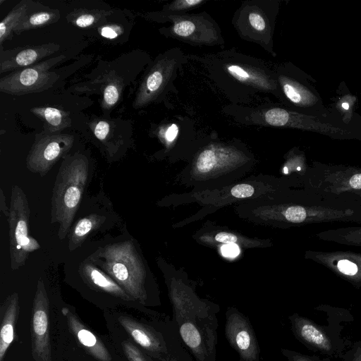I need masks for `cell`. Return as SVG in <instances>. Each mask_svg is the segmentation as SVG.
I'll list each match as a JSON object with an SVG mask.
<instances>
[{
  "label": "cell",
  "instance_id": "52a82bcc",
  "mask_svg": "<svg viewBox=\"0 0 361 361\" xmlns=\"http://www.w3.org/2000/svg\"><path fill=\"white\" fill-rule=\"evenodd\" d=\"M250 111L238 121L245 124L287 127L313 130L324 134L341 135L345 132L336 127L317 121L312 116L276 106L249 107Z\"/></svg>",
  "mask_w": 361,
  "mask_h": 361
},
{
  "label": "cell",
  "instance_id": "f1b7e54d",
  "mask_svg": "<svg viewBox=\"0 0 361 361\" xmlns=\"http://www.w3.org/2000/svg\"><path fill=\"white\" fill-rule=\"evenodd\" d=\"M204 0H176L164 6L162 12L165 15L183 14L200 6Z\"/></svg>",
  "mask_w": 361,
  "mask_h": 361
},
{
  "label": "cell",
  "instance_id": "7402d4cb",
  "mask_svg": "<svg viewBox=\"0 0 361 361\" xmlns=\"http://www.w3.org/2000/svg\"><path fill=\"white\" fill-rule=\"evenodd\" d=\"M29 1H20L0 23V42L9 39L23 18L29 14L31 8Z\"/></svg>",
  "mask_w": 361,
  "mask_h": 361
},
{
  "label": "cell",
  "instance_id": "d6a6232c",
  "mask_svg": "<svg viewBox=\"0 0 361 361\" xmlns=\"http://www.w3.org/2000/svg\"><path fill=\"white\" fill-rule=\"evenodd\" d=\"M341 359L343 361H361V341L354 342Z\"/></svg>",
  "mask_w": 361,
  "mask_h": 361
},
{
  "label": "cell",
  "instance_id": "4316f807",
  "mask_svg": "<svg viewBox=\"0 0 361 361\" xmlns=\"http://www.w3.org/2000/svg\"><path fill=\"white\" fill-rule=\"evenodd\" d=\"M109 13L101 10L80 9L68 16L70 21L81 28H87L100 22Z\"/></svg>",
  "mask_w": 361,
  "mask_h": 361
},
{
  "label": "cell",
  "instance_id": "ac0fdd59",
  "mask_svg": "<svg viewBox=\"0 0 361 361\" xmlns=\"http://www.w3.org/2000/svg\"><path fill=\"white\" fill-rule=\"evenodd\" d=\"M279 97L283 96L290 103L301 107L313 105L316 97L299 82L283 74L274 67Z\"/></svg>",
  "mask_w": 361,
  "mask_h": 361
},
{
  "label": "cell",
  "instance_id": "484cf974",
  "mask_svg": "<svg viewBox=\"0 0 361 361\" xmlns=\"http://www.w3.org/2000/svg\"><path fill=\"white\" fill-rule=\"evenodd\" d=\"M331 185L333 190L341 193L345 191L361 190V171H350L336 173L331 178Z\"/></svg>",
  "mask_w": 361,
  "mask_h": 361
},
{
  "label": "cell",
  "instance_id": "603a6c76",
  "mask_svg": "<svg viewBox=\"0 0 361 361\" xmlns=\"http://www.w3.org/2000/svg\"><path fill=\"white\" fill-rule=\"evenodd\" d=\"M85 274L96 286L103 290L123 300L130 299L128 295L120 286L92 266H85Z\"/></svg>",
  "mask_w": 361,
  "mask_h": 361
},
{
  "label": "cell",
  "instance_id": "44dd1931",
  "mask_svg": "<svg viewBox=\"0 0 361 361\" xmlns=\"http://www.w3.org/2000/svg\"><path fill=\"white\" fill-rule=\"evenodd\" d=\"M31 111L45 124V133H59L71 126L69 113L54 107H35Z\"/></svg>",
  "mask_w": 361,
  "mask_h": 361
},
{
  "label": "cell",
  "instance_id": "f35d334b",
  "mask_svg": "<svg viewBox=\"0 0 361 361\" xmlns=\"http://www.w3.org/2000/svg\"><path fill=\"white\" fill-rule=\"evenodd\" d=\"M215 240L226 244H234L236 243L238 238L234 234L221 232L215 235Z\"/></svg>",
  "mask_w": 361,
  "mask_h": 361
},
{
  "label": "cell",
  "instance_id": "836d02e7",
  "mask_svg": "<svg viewBox=\"0 0 361 361\" xmlns=\"http://www.w3.org/2000/svg\"><path fill=\"white\" fill-rule=\"evenodd\" d=\"M231 195L238 198L250 197L254 193V188L248 184H239L231 189Z\"/></svg>",
  "mask_w": 361,
  "mask_h": 361
},
{
  "label": "cell",
  "instance_id": "30bf717a",
  "mask_svg": "<svg viewBox=\"0 0 361 361\" xmlns=\"http://www.w3.org/2000/svg\"><path fill=\"white\" fill-rule=\"evenodd\" d=\"M129 247L123 245L109 250L106 257V269L128 293L134 299L144 302L145 294L141 274L139 271H135L133 253Z\"/></svg>",
  "mask_w": 361,
  "mask_h": 361
},
{
  "label": "cell",
  "instance_id": "3957f363",
  "mask_svg": "<svg viewBox=\"0 0 361 361\" xmlns=\"http://www.w3.org/2000/svg\"><path fill=\"white\" fill-rule=\"evenodd\" d=\"M315 309L326 314L328 324L322 325L293 313L288 317L293 336L311 351L329 358L341 359L353 344L341 336L345 324L354 321L353 314L348 310L329 305H319Z\"/></svg>",
  "mask_w": 361,
  "mask_h": 361
},
{
  "label": "cell",
  "instance_id": "8fae6325",
  "mask_svg": "<svg viewBox=\"0 0 361 361\" xmlns=\"http://www.w3.org/2000/svg\"><path fill=\"white\" fill-rule=\"evenodd\" d=\"M23 195L13 192L10 216L11 252L16 264L23 262L28 252L39 247L37 241L28 236L29 209Z\"/></svg>",
  "mask_w": 361,
  "mask_h": 361
},
{
  "label": "cell",
  "instance_id": "5bb4252c",
  "mask_svg": "<svg viewBox=\"0 0 361 361\" xmlns=\"http://www.w3.org/2000/svg\"><path fill=\"white\" fill-rule=\"evenodd\" d=\"M73 135L45 133L37 140L27 157V165L35 171H45L68 152L73 143Z\"/></svg>",
  "mask_w": 361,
  "mask_h": 361
},
{
  "label": "cell",
  "instance_id": "4dcf8cb0",
  "mask_svg": "<svg viewBox=\"0 0 361 361\" xmlns=\"http://www.w3.org/2000/svg\"><path fill=\"white\" fill-rule=\"evenodd\" d=\"M120 96L118 87L116 84L108 85L104 91L103 106L109 109L115 105Z\"/></svg>",
  "mask_w": 361,
  "mask_h": 361
},
{
  "label": "cell",
  "instance_id": "d6986e66",
  "mask_svg": "<svg viewBox=\"0 0 361 361\" xmlns=\"http://www.w3.org/2000/svg\"><path fill=\"white\" fill-rule=\"evenodd\" d=\"M59 49V45L55 43L35 46L23 49L15 56L5 61H1L0 73L13 71L38 62L42 59L50 56Z\"/></svg>",
  "mask_w": 361,
  "mask_h": 361
},
{
  "label": "cell",
  "instance_id": "9c48e42d",
  "mask_svg": "<svg viewBox=\"0 0 361 361\" xmlns=\"http://www.w3.org/2000/svg\"><path fill=\"white\" fill-rule=\"evenodd\" d=\"M225 315L226 340L240 360L259 361L260 348L249 319L233 307L228 308Z\"/></svg>",
  "mask_w": 361,
  "mask_h": 361
},
{
  "label": "cell",
  "instance_id": "7c38bea8",
  "mask_svg": "<svg viewBox=\"0 0 361 361\" xmlns=\"http://www.w3.org/2000/svg\"><path fill=\"white\" fill-rule=\"evenodd\" d=\"M32 351L36 361H51L49 305L42 283L38 284L32 307Z\"/></svg>",
  "mask_w": 361,
  "mask_h": 361
},
{
  "label": "cell",
  "instance_id": "cb8c5ba5",
  "mask_svg": "<svg viewBox=\"0 0 361 361\" xmlns=\"http://www.w3.org/2000/svg\"><path fill=\"white\" fill-rule=\"evenodd\" d=\"M60 14L58 10L39 11L28 14L19 23L14 32L20 34L23 31L35 29L58 20Z\"/></svg>",
  "mask_w": 361,
  "mask_h": 361
},
{
  "label": "cell",
  "instance_id": "7a4b0ae2",
  "mask_svg": "<svg viewBox=\"0 0 361 361\" xmlns=\"http://www.w3.org/2000/svg\"><path fill=\"white\" fill-rule=\"evenodd\" d=\"M173 326L195 361H216L218 307L185 290L171 292Z\"/></svg>",
  "mask_w": 361,
  "mask_h": 361
},
{
  "label": "cell",
  "instance_id": "2e32d148",
  "mask_svg": "<svg viewBox=\"0 0 361 361\" xmlns=\"http://www.w3.org/2000/svg\"><path fill=\"white\" fill-rule=\"evenodd\" d=\"M355 211L350 209H338L318 206L293 205L283 212L285 219L294 224L348 221L355 218Z\"/></svg>",
  "mask_w": 361,
  "mask_h": 361
},
{
  "label": "cell",
  "instance_id": "e0dca14e",
  "mask_svg": "<svg viewBox=\"0 0 361 361\" xmlns=\"http://www.w3.org/2000/svg\"><path fill=\"white\" fill-rule=\"evenodd\" d=\"M62 313L66 317L72 333L90 354L99 361H111L112 357L103 343L69 309L63 307Z\"/></svg>",
  "mask_w": 361,
  "mask_h": 361
},
{
  "label": "cell",
  "instance_id": "ba28073f",
  "mask_svg": "<svg viewBox=\"0 0 361 361\" xmlns=\"http://www.w3.org/2000/svg\"><path fill=\"white\" fill-rule=\"evenodd\" d=\"M64 58L63 55L51 58L1 78V92L13 95H23L49 89L59 78L56 73L49 71V69Z\"/></svg>",
  "mask_w": 361,
  "mask_h": 361
},
{
  "label": "cell",
  "instance_id": "d4e9b609",
  "mask_svg": "<svg viewBox=\"0 0 361 361\" xmlns=\"http://www.w3.org/2000/svg\"><path fill=\"white\" fill-rule=\"evenodd\" d=\"M317 236L342 244L361 246V227L327 231L317 234Z\"/></svg>",
  "mask_w": 361,
  "mask_h": 361
},
{
  "label": "cell",
  "instance_id": "9a60e30c",
  "mask_svg": "<svg viewBox=\"0 0 361 361\" xmlns=\"http://www.w3.org/2000/svg\"><path fill=\"white\" fill-rule=\"evenodd\" d=\"M307 257L322 264L353 286L361 288V254L353 252L310 251Z\"/></svg>",
  "mask_w": 361,
  "mask_h": 361
},
{
  "label": "cell",
  "instance_id": "60d3db41",
  "mask_svg": "<svg viewBox=\"0 0 361 361\" xmlns=\"http://www.w3.org/2000/svg\"><path fill=\"white\" fill-rule=\"evenodd\" d=\"M182 360H183V359H182ZM182 360H178L176 357H169V358L164 359L161 361H181Z\"/></svg>",
  "mask_w": 361,
  "mask_h": 361
},
{
  "label": "cell",
  "instance_id": "277c9868",
  "mask_svg": "<svg viewBox=\"0 0 361 361\" xmlns=\"http://www.w3.org/2000/svg\"><path fill=\"white\" fill-rule=\"evenodd\" d=\"M271 0H253L241 3L235 11L232 24L244 40L261 46L275 56L273 35L276 11Z\"/></svg>",
  "mask_w": 361,
  "mask_h": 361
},
{
  "label": "cell",
  "instance_id": "5b68a950",
  "mask_svg": "<svg viewBox=\"0 0 361 361\" xmlns=\"http://www.w3.org/2000/svg\"><path fill=\"white\" fill-rule=\"evenodd\" d=\"M186 59L187 56L179 47L161 54L143 79L134 101V107H144L171 90L173 81Z\"/></svg>",
  "mask_w": 361,
  "mask_h": 361
},
{
  "label": "cell",
  "instance_id": "b9f144b4",
  "mask_svg": "<svg viewBox=\"0 0 361 361\" xmlns=\"http://www.w3.org/2000/svg\"><path fill=\"white\" fill-rule=\"evenodd\" d=\"M342 107L345 109V110H348L350 107V105L348 102H343L342 103Z\"/></svg>",
  "mask_w": 361,
  "mask_h": 361
},
{
  "label": "cell",
  "instance_id": "8d00e7d4",
  "mask_svg": "<svg viewBox=\"0 0 361 361\" xmlns=\"http://www.w3.org/2000/svg\"><path fill=\"white\" fill-rule=\"evenodd\" d=\"M122 32L121 28L115 25H105L101 28L100 34L105 38L115 39Z\"/></svg>",
  "mask_w": 361,
  "mask_h": 361
},
{
  "label": "cell",
  "instance_id": "ab89813d",
  "mask_svg": "<svg viewBox=\"0 0 361 361\" xmlns=\"http://www.w3.org/2000/svg\"><path fill=\"white\" fill-rule=\"evenodd\" d=\"M222 252L227 257H235L239 251L238 247L235 244H226L221 248Z\"/></svg>",
  "mask_w": 361,
  "mask_h": 361
},
{
  "label": "cell",
  "instance_id": "83f0119b",
  "mask_svg": "<svg viewBox=\"0 0 361 361\" xmlns=\"http://www.w3.org/2000/svg\"><path fill=\"white\" fill-rule=\"evenodd\" d=\"M79 181V180H78ZM75 180L73 184L68 183L66 188L63 190L62 195V210L66 212H72L78 206L82 195V187Z\"/></svg>",
  "mask_w": 361,
  "mask_h": 361
},
{
  "label": "cell",
  "instance_id": "e575fe53",
  "mask_svg": "<svg viewBox=\"0 0 361 361\" xmlns=\"http://www.w3.org/2000/svg\"><path fill=\"white\" fill-rule=\"evenodd\" d=\"M92 221L88 218L80 219L77 224L74 235L77 237H82L85 235L92 228Z\"/></svg>",
  "mask_w": 361,
  "mask_h": 361
},
{
  "label": "cell",
  "instance_id": "6da1fadb",
  "mask_svg": "<svg viewBox=\"0 0 361 361\" xmlns=\"http://www.w3.org/2000/svg\"><path fill=\"white\" fill-rule=\"evenodd\" d=\"M188 56L202 65L207 76L233 105L252 104L262 94L279 97L274 67L271 63L234 49Z\"/></svg>",
  "mask_w": 361,
  "mask_h": 361
},
{
  "label": "cell",
  "instance_id": "1f68e13d",
  "mask_svg": "<svg viewBox=\"0 0 361 361\" xmlns=\"http://www.w3.org/2000/svg\"><path fill=\"white\" fill-rule=\"evenodd\" d=\"M122 346L129 361H149L141 351L131 343L124 341L122 343Z\"/></svg>",
  "mask_w": 361,
  "mask_h": 361
},
{
  "label": "cell",
  "instance_id": "d590c367",
  "mask_svg": "<svg viewBox=\"0 0 361 361\" xmlns=\"http://www.w3.org/2000/svg\"><path fill=\"white\" fill-rule=\"evenodd\" d=\"M179 127L176 123H172L164 127L160 130L161 135H163L164 140L169 142H172L178 136Z\"/></svg>",
  "mask_w": 361,
  "mask_h": 361
},
{
  "label": "cell",
  "instance_id": "4fadbf2b",
  "mask_svg": "<svg viewBox=\"0 0 361 361\" xmlns=\"http://www.w3.org/2000/svg\"><path fill=\"white\" fill-rule=\"evenodd\" d=\"M118 319L133 339L159 361L169 357L182 360L188 355L184 348L180 350H172L164 336L152 327L127 316H120Z\"/></svg>",
  "mask_w": 361,
  "mask_h": 361
},
{
  "label": "cell",
  "instance_id": "f546056e",
  "mask_svg": "<svg viewBox=\"0 0 361 361\" xmlns=\"http://www.w3.org/2000/svg\"><path fill=\"white\" fill-rule=\"evenodd\" d=\"M281 352L287 361H331L328 357L305 355L287 348H281Z\"/></svg>",
  "mask_w": 361,
  "mask_h": 361
},
{
  "label": "cell",
  "instance_id": "ffe728a7",
  "mask_svg": "<svg viewBox=\"0 0 361 361\" xmlns=\"http://www.w3.org/2000/svg\"><path fill=\"white\" fill-rule=\"evenodd\" d=\"M18 295L14 294L6 301L4 310L2 311L1 331H0V361L14 338V326L18 312Z\"/></svg>",
  "mask_w": 361,
  "mask_h": 361
},
{
  "label": "cell",
  "instance_id": "8992f818",
  "mask_svg": "<svg viewBox=\"0 0 361 361\" xmlns=\"http://www.w3.org/2000/svg\"><path fill=\"white\" fill-rule=\"evenodd\" d=\"M171 25L166 35L192 46H221L224 40L218 23L205 11L198 13L165 15Z\"/></svg>",
  "mask_w": 361,
  "mask_h": 361
},
{
  "label": "cell",
  "instance_id": "74e56055",
  "mask_svg": "<svg viewBox=\"0 0 361 361\" xmlns=\"http://www.w3.org/2000/svg\"><path fill=\"white\" fill-rule=\"evenodd\" d=\"M109 132V124L104 121H99L94 129V135L99 140H104Z\"/></svg>",
  "mask_w": 361,
  "mask_h": 361
}]
</instances>
